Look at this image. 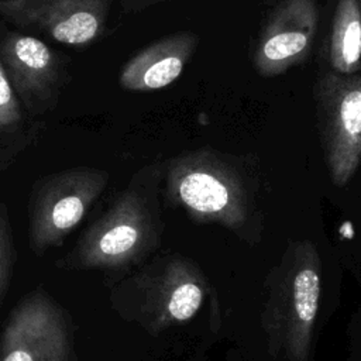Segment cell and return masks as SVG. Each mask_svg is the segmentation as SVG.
Wrapping results in <instances>:
<instances>
[{"label": "cell", "mask_w": 361, "mask_h": 361, "mask_svg": "<svg viewBox=\"0 0 361 361\" xmlns=\"http://www.w3.org/2000/svg\"><path fill=\"white\" fill-rule=\"evenodd\" d=\"M159 172L155 166L134 173L106 212L97 217L63 258L69 269H120L152 252L161 235Z\"/></svg>", "instance_id": "6da1fadb"}, {"label": "cell", "mask_w": 361, "mask_h": 361, "mask_svg": "<svg viewBox=\"0 0 361 361\" xmlns=\"http://www.w3.org/2000/svg\"><path fill=\"white\" fill-rule=\"evenodd\" d=\"M261 326L268 351L309 361L322 298V262L310 240L292 241L265 281Z\"/></svg>", "instance_id": "7a4b0ae2"}, {"label": "cell", "mask_w": 361, "mask_h": 361, "mask_svg": "<svg viewBox=\"0 0 361 361\" xmlns=\"http://www.w3.org/2000/svg\"><path fill=\"white\" fill-rule=\"evenodd\" d=\"M165 199L193 221L219 224L245 238L254 227V200L243 172L212 148L172 158L164 172Z\"/></svg>", "instance_id": "3957f363"}, {"label": "cell", "mask_w": 361, "mask_h": 361, "mask_svg": "<svg viewBox=\"0 0 361 361\" xmlns=\"http://www.w3.org/2000/svg\"><path fill=\"white\" fill-rule=\"evenodd\" d=\"M127 282V314L151 334L189 322L210 288L199 265L180 254L158 258Z\"/></svg>", "instance_id": "277c9868"}, {"label": "cell", "mask_w": 361, "mask_h": 361, "mask_svg": "<svg viewBox=\"0 0 361 361\" xmlns=\"http://www.w3.org/2000/svg\"><path fill=\"white\" fill-rule=\"evenodd\" d=\"M110 173L73 166L42 176L28 202V241L37 255L61 245L104 192Z\"/></svg>", "instance_id": "5b68a950"}, {"label": "cell", "mask_w": 361, "mask_h": 361, "mask_svg": "<svg viewBox=\"0 0 361 361\" xmlns=\"http://www.w3.org/2000/svg\"><path fill=\"white\" fill-rule=\"evenodd\" d=\"M316 114L330 180L343 188L361 165V72L322 73L316 83Z\"/></svg>", "instance_id": "8992f818"}, {"label": "cell", "mask_w": 361, "mask_h": 361, "mask_svg": "<svg viewBox=\"0 0 361 361\" xmlns=\"http://www.w3.org/2000/svg\"><path fill=\"white\" fill-rule=\"evenodd\" d=\"M65 312L37 289L10 313L0 337V361H73Z\"/></svg>", "instance_id": "52a82bcc"}, {"label": "cell", "mask_w": 361, "mask_h": 361, "mask_svg": "<svg viewBox=\"0 0 361 361\" xmlns=\"http://www.w3.org/2000/svg\"><path fill=\"white\" fill-rule=\"evenodd\" d=\"M111 0H0V17L56 42L83 47L102 37Z\"/></svg>", "instance_id": "ba28073f"}, {"label": "cell", "mask_w": 361, "mask_h": 361, "mask_svg": "<svg viewBox=\"0 0 361 361\" xmlns=\"http://www.w3.org/2000/svg\"><path fill=\"white\" fill-rule=\"evenodd\" d=\"M319 27L316 0H281L269 13L252 52V66L264 78L279 76L310 54Z\"/></svg>", "instance_id": "9c48e42d"}, {"label": "cell", "mask_w": 361, "mask_h": 361, "mask_svg": "<svg viewBox=\"0 0 361 361\" xmlns=\"http://www.w3.org/2000/svg\"><path fill=\"white\" fill-rule=\"evenodd\" d=\"M0 63L24 107L42 113L56 102L63 63L44 41L18 31L6 32L0 39Z\"/></svg>", "instance_id": "30bf717a"}, {"label": "cell", "mask_w": 361, "mask_h": 361, "mask_svg": "<svg viewBox=\"0 0 361 361\" xmlns=\"http://www.w3.org/2000/svg\"><path fill=\"white\" fill-rule=\"evenodd\" d=\"M199 38L189 31L166 35L131 56L120 71L118 85L130 92H152L173 83L190 61Z\"/></svg>", "instance_id": "8fae6325"}, {"label": "cell", "mask_w": 361, "mask_h": 361, "mask_svg": "<svg viewBox=\"0 0 361 361\" xmlns=\"http://www.w3.org/2000/svg\"><path fill=\"white\" fill-rule=\"evenodd\" d=\"M329 63L334 73L361 72V8L358 0H337L329 38Z\"/></svg>", "instance_id": "7c38bea8"}, {"label": "cell", "mask_w": 361, "mask_h": 361, "mask_svg": "<svg viewBox=\"0 0 361 361\" xmlns=\"http://www.w3.org/2000/svg\"><path fill=\"white\" fill-rule=\"evenodd\" d=\"M16 261V248L13 240V230L7 206L0 203V305L7 293L13 267Z\"/></svg>", "instance_id": "4fadbf2b"}, {"label": "cell", "mask_w": 361, "mask_h": 361, "mask_svg": "<svg viewBox=\"0 0 361 361\" xmlns=\"http://www.w3.org/2000/svg\"><path fill=\"white\" fill-rule=\"evenodd\" d=\"M23 121L21 104L0 63V133L10 131Z\"/></svg>", "instance_id": "5bb4252c"}, {"label": "cell", "mask_w": 361, "mask_h": 361, "mask_svg": "<svg viewBox=\"0 0 361 361\" xmlns=\"http://www.w3.org/2000/svg\"><path fill=\"white\" fill-rule=\"evenodd\" d=\"M166 0H124L123 1V8L126 11H140L142 8L155 6L158 3H162Z\"/></svg>", "instance_id": "9a60e30c"}, {"label": "cell", "mask_w": 361, "mask_h": 361, "mask_svg": "<svg viewBox=\"0 0 361 361\" xmlns=\"http://www.w3.org/2000/svg\"><path fill=\"white\" fill-rule=\"evenodd\" d=\"M358 4H360V8H361V0H358Z\"/></svg>", "instance_id": "2e32d148"}, {"label": "cell", "mask_w": 361, "mask_h": 361, "mask_svg": "<svg viewBox=\"0 0 361 361\" xmlns=\"http://www.w3.org/2000/svg\"><path fill=\"white\" fill-rule=\"evenodd\" d=\"M73 361H76V360H73Z\"/></svg>", "instance_id": "e0dca14e"}]
</instances>
